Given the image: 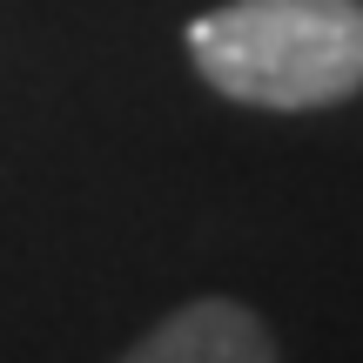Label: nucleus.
Masks as SVG:
<instances>
[{
  "label": "nucleus",
  "instance_id": "obj_2",
  "mask_svg": "<svg viewBox=\"0 0 363 363\" xmlns=\"http://www.w3.org/2000/svg\"><path fill=\"white\" fill-rule=\"evenodd\" d=\"M121 363H276V337L242 303L195 296V303L162 316Z\"/></svg>",
  "mask_w": 363,
  "mask_h": 363
},
{
  "label": "nucleus",
  "instance_id": "obj_1",
  "mask_svg": "<svg viewBox=\"0 0 363 363\" xmlns=\"http://www.w3.org/2000/svg\"><path fill=\"white\" fill-rule=\"evenodd\" d=\"M189 54L242 108H330L363 88V0H229L189 27Z\"/></svg>",
  "mask_w": 363,
  "mask_h": 363
}]
</instances>
